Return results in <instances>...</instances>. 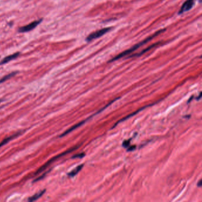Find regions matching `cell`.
I'll list each match as a JSON object with an SVG mask.
<instances>
[{
  "instance_id": "obj_1",
  "label": "cell",
  "mask_w": 202,
  "mask_h": 202,
  "mask_svg": "<svg viewBox=\"0 0 202 202\" xmlns=\"http://www.w3.org/2000/svg\"><path fill=\"white\" fill-rule=\"evenodd\" d=\"M165 31V28H164V29L163 28V29H161L160 30H158V31H157V32H155V33H154V34L152 35H151V36H149L148 37L146 38L145 39H144V40L142 41V42H141L138 43H137V44H135L134 46H133L132 47H130V49H127V50H125V51L121 52L120 53H119V55H117V56H116L115 57H114L113 58H112V59L110 60L109 61V62H112L115 61V60H117L119 59H120V58H123V57H124V56H126V55H129V54H130L131 53H132L133 52L135 51V50H137V49L138 48H139L140 47L142 46L143 45H144L146 43H148V42H149V41L151 40H152V39H154V37H157V36H158L159 34H160L161 33H162L164 32V31Z\"/></svg>"
},
{
  "instance_id": "obj_2",
  "label": "cell",
  "mask_w": 202,
  "mask_h": 202,
  "mask_svg": "<svg viewBox=\"0 0 202 202\" xmlns=\"http://www.w3.org/2000/svg\"><path fill=\"white\" fill-rule=\"evenodd\" d=\"M78 148H79V146H75V147H74V148H71V149H68V150H67V151H66L65 152H63V153L60 154H59V155L55 156V157H54L53 158H51L50 160H49L48 161L46 162V163L44 164V165H43L42 167H40L39 169H38L37 171H36V172H35L34 175L36 176V175H37V174H39V173L43 172V171H44V170H45L46 169H47V168L48 167L50 164H52V163H53L54 161H55L58 160V158H60V157H63V156L66 155V154L70 153V152H72V151L76 150V149Z\"/></svg>"
},
{
  "instance_id": "obj_3",
  "label": "cell",
  "mask_w": 202,
  "mask_h": 202,
  "mask_svg": "<svg viewBox=\"0 0 202 202\" xmlns=\"http://www.w3.org/2000/svg\"><path fill=\"white\" fill-rule=\"evenodd\" d=\"M110 30L111 27H106L101 28V29L100 30H97V31H94V32L91 33L90 34H89L86 37L85 40H86L87 42H91V40H93L98 39V38L101 37V36H103V35H104L106 33H107L108 31H109Z\"/></svg>"
},
{
  "instance_id": "obj_4",
  "label": "cell",
  "mask_w": 202,
  "mask_h": 202,
  "mask_svg": "<svg viewBox=\"0 0 202 202\" xmlns=\"http://www.w3.org/2000/svg\"><path fill=\"white\" fill-rule=\"evenodd\" d=\"M42 21L43 18H40L37 20H36V21L31 22V23L26 25V26L21 27L19 28L18 31L20 33H26L31 31V30H32L34 29V28H36L40 23H42Z\"/></svg>"
},
{
  "instance_id": "obj_5",
  "label": "cell",
  "mask_w": 202,
  "mask_h": 202,
  "mask_svg": "<svg viewBox=\"0 0 202 202\" xmlns=\"http://www.w3.org/2000/svg\"><path fill=\"white\" fill-rule=\"evenodd\" d=\"M195 1L196 0H186L185 2L183 3V5L181 6L178 14L179 15H181V14H183L184 12L190 10L193 8L194 4H195Z\"/></svg>"
},
{
  "instance_id": "obj_6",
  "label": "cell",
  "mask_w": 202,
  "mask_h": 202,
  "mask_svg": "<svg viewBox=\"0 0 202 202\" xmlns=\"http://www.w3.org/2000/svg\"><path fill=\"white\" fill-rule=\"evenodd\" d=\"M20 52H16V53L12 54V55H9V56L5 57L2 60H1V62H0V65L5 64V63L9 62L11 61V60L15 59H16L17 57L20 55Z\"/></svg>"
},
{
  "instance_id": "obj_7",
  "label": "cell",
  "mask_w": 202,
  "mask_h": 202,
  "mask_svg": "<svg viewBox=\"0 0 202 202\" xmlns=\"http://www.w3.org/2000/svg\"><path fill=\"white\" fill-rule=\"evenodd\" d=\"M154 104H149V105H148V106H145V107H143L142 108H141V109H139V110H138L137 111H136V112H135L134 113H131L130 114H129V115H128V116H126L125 117H124V118H123L122 119H121V120H120L118 122H117V123H116L115 125H114V126L112 128V129H113V128H115V127L116 126V125H118V124L120 123V122H123L124 120H127V119H128L129 118H130V117H132V116H133L134 115H135V114H137L138 112H141V111H142V110H144V109H145V108H146L147 107H149V106H152V105H153Z\"/></svg>"
},
{
  "instance_id": "obj_8",
  "label": "cell",
  "mask_w": 202,
  "mask_h": 202,
  "mask_svg": "<svg viewBox=\"0 0 202 202\" xmlns=\"http://www.w3.org/2000/svg\"><path fill=\"white\" fill-rule=\"evenodd\" d=\"M85 121H86V120L82 121V122H79V123H78L76 124V125H74V126H73L71 127V128H70L69 129H68V130H66V131H65L64 132H63V133H62V134L60 135V136H59V137H63V136H65V135H66L67 134H68V133H69L70 132H71L73 131V130H74L78 128H79V126H81L84 123H85Z\"/></svg>"
},
{
  "instance_id": "obj_9",
  "label": "cell",
  "mask_w": 202,
  "mask_h": 202,
  "mask_svg": "<svg viewBox=\"0 0 202 202\" xmlns=\"http://www.w3.org/2000/svg\"><path fill=\"white\" fill-rule=\"evenodd\" d=\"M21 131H20V132H18L15 133V134L12 135V136H9V137H8V138H5V139H4L3 140V141H2V142L0 143V148L2 147V146L3 145H5L6 144H7V143L8 142H9V141H10L11 140L13 139L14 138H15L17 137V136H18L19 135L21 134Z\"/></svg>"
},
{
  "instance_id": "obj_10",
  "label": "cell",
  "mask_w": 202,
  "mask_h": 202,
  "mask_svg": "<svg viewBox=\"0 0 202 202\" xmlns=\"http://www.w3.org/2000/svg\"><path fill=\"white\" fill-rule=\"evenodd\" d=\"M159 43H160V42H157V43H155V44H152V45L149 46L147 48H145V49H144V50H143L141 52V53H138V54H134V55H132V56H130L129 57V58H131V57H132H132H138V56H142V55H144V54L145 53H146V52L149 51V50H150V49L154 48V47L157 46L158 45V44Z\"/></svg>"
},
{
  "instance_id": "obj_11",
  "label": "cell",
  "mask_w": 202,
  "mask_h": 202,
  "mask_svg": "<svg viewBox=\"0 0 202 202\" xmlns=\"http://www.w3.org/2000/svg\"><path fill=\"white\" fill-rule=\"evenodd\" d=\"M83 167H84V164H81V165H78V166H77V167L75 168V169L72 170L71 172H69V173H68V176L70 177H73L76 176V175H77L79 171H81V169Z\"/></svg>"
},
{
  "instance_id": "obj_12",
  "label": "cell",
  "mask_w": 202,
  "mask_h": 202,
  "mask_svg": "<svg viewBox=\"0 0 202 202\" xmlns=\"http://www.w3.org/2000/svg\"><path fill=\"white\" fill-rule=\"evenodd\" d=\"M45 192H46V190H43L41 191V192H39V193H36L34 195H33L31 197L29 198V199H28V202H33V201H35V200H37L38 199H39L40 197H42L43 195H44V193H45Z\"/></svg>"
},
{
  "instance_id": "obj_13",
  "label": "cell",
  "mask_w": 202,
  "mask_h": 202,
  "mask_svg": "<svg viewBox=\"0 0 202 202\" xmlns=\"http://www.w3.org/2000/svg\"><path fill=\"white\" fill-rule=\"evenodd\" d=\"M17 74V72H11V73H10V74L4 76V77H2V78L0 79V84L3 83V82L6 81L8 80L9 79L11 78L12 77H13L15 75Z\"/></svg>"
},
{
  "instance_id": "obj_14",
  "label": "cell",
  "mask_w": 202,
  "mask_h": 202,
  "mask_svg": "<svg viewBox=\"0 0 202 202\" xmlns=\"http://www.w3.org/2000/svg\"><path fill=\"white\" fill-rule=\"evenodd\" d=\"M49 171H46V172H45V173H44L43 174L42 176H40V177H39L38 178H37V179H36L34 180V181H33V182H36V181H39V180H42V179H43V178L44 177L46 176V175L47 174V173H49Z\"/></svg>"
},
{
  "instance_id": "obj_15",
  "label": "cell",
  "mask_w": 202,
  "mask_h": 202,
  "mask_svg": "<svg viewBox=\"0 0 202 202\" xmlns=\"http://www.w3.org/2000/svg\"><path fill=\"white\" fill-rule=\"evenodd\" d=\"M130 139L129 140H125V141H123V144H122V145L124 148H128L129 146H130Z\"/></svg>"
},
{
  "instance_id": "obj_16",
  "label": "cell",
  "mask_w": 202,
  "mask_h": 202,
  "mask_svg": "<svg viewBox=\"0 0 202 202\" xmlns=\"http://www.w3.org/2000/svg\"><path fill=\"white\" fill-rule=\"evenodd\" d=\"M85 156V154L84 153H81V154H76V155H74V156H72V159H74V158H83V157Z\"/></svg>"
},
{
  "instance_id": "obj_17",
  "label": "cell",
  "mask_w": 202,
  "mask_h": 202,
  "mask_svg": "<svg viewBox=\"0 0 202 202\" xmlns=\"http://www.w3.org/2000/svg\"><path fill=\"white\" fill-rule=\"evenodd\" d=\"M128 148V151H134L135 149H136V146L135 145H132V146H129Z\"/></svg>"
},
{
  "instance_id": "obj_18",
  "label": "cell",
  "mask_w": 202,
  "mask_h": 202,
  "mask_svg": "<svg viewBox=\"0 0 202 202\" xmlns=\"http://www.w3.org/2000/svg\"><path fill=\"white\" fill-rule=\"evenodd\" d=\"M202 180H199V181L198 182V187H200L202 186Z\"/></svg>"
},
{
  "instance_id": "obj_19",
  "label": "cell",
  "mask_w": 202,
  "mask_h": 202,
  "mask_svg": "<svg viewBox=\"0 0 202 202\" xmlns=\"http://www.w3.org/2000/svg\"><path fill=\"white\" fill-rule=\"evenodd\" d=\"M201 96H202V93H201V92H200V94H199V96L198 97H197L196 100H200V98H201Z\"/></svg>"
},
{
  "instance_id": "obj_20",
  "label": "cell",
  "mask_w": 202,
  "mask_h": 202,
  "mask_svg": "<svg viewBox=\"0 0 202 202\" xmlns=\"http://www.w3.org/2000/svg\"><path fill=\"white\" fill-rule=\"evenodd\" d=\"M193 97H194V96H192V97H191L190 98V99H189V101H188V102H187V103H190V101H191V100H192V98H193Z\"/></svg>"
}]
</instances>
